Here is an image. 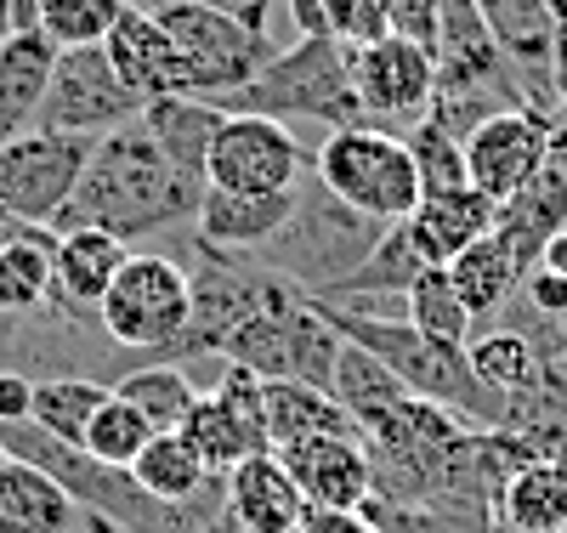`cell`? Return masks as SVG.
<instances>
[{"label":"cell","mask_w":567,"mask_h":533,"mask_svg":"<svg viewBox=\"0 0 567 533\" xmlns=\"http://www.w3.org/2000/svg\"><path fill=\"white\" fill-rule=\"evenodd\" d=\"M131 476L142 482V494H154L159 505H187V500H199L210 482H216L205 471V460L187 449L182 431H154L148 449L131 460Z\"/></svg>","instance_id":"cell-30"},{"label":"cell","mask_w":567,"mask_h":533,"mask_svg":"<svg viewBox=\"0 0 567 533\" xmlns=\"http://www.w3.org/2000/svg\"><path fill=\"white\" fill-rule=\"evenodd\" d=\"M52 227H29L23 238L0 245V318H34L52 296Z\"/></svg>","instance_id":"cell-29"},{"label":"cell","mask_w":567,"mask_h":533,"mask_svg":"<svg viewBox=\"0 0 567 533\" xmlns=\"http://www.w3.org/2000/svg\"><path fill=\"white\" fill-rule=\"evenodd\" d=\"M312 171V148L267 114H245L227 109L210 154H205V182L210 187H233V193H290L301 176Z\"/></svg>","instance_id":"cell-9"},{"label":"cell","mask_w":567,"mask_h":533,"mask_svg":"<svg viewBox=\"0 0 567 533\" xmlns=\"http://www.w3.org/2000/svg\"><path fill=\"white\" fill-rule=\"evenodd\" d=\"M199 193H205V182L182 176L165 160V148L154 142V131L142 120H131V125L91 142L80 187H74V199L52 216V233L103 227V233L125 238V245L136 250L142 238H154V233L194 227Z\"/></svg>","instance_id":"cell-1"},{"label":"cell","mask_w":567,"mask_h":533,"mask_svg":"<svg viewBox=\"0 0 567 533\" xmlns=\"http://www.w3.org/2000/svg\"><path fill=\"white\" fill-rule=\"evenodd\" d=\"M7 460H12V454H7V443H0V465H7Z\"/></svg>","instance_id":"cell-51"},{"label":"cell","mask_w":567,"mask_h":533,"mask_svg":"<svg viewBox=\"0 0 567 533\" xmlns=\"http://www.w3.org/2000/svg\"><path fill=\"white\" fill-rule=\"evenodd\" d=\"M477 12L494 29L505 63L516 69L528 109L556 120V29H550L545 0H477Z\"/></svg>","instance_id":"cell-15"},{"label":"cell","mask_w":567,"mask_h":533,"mask_svg":"<svg viewBox=\"0 0 567 533\" xmlns=\"http://www.w3.org/2000/svg\"><path fill=\"white\" fill-rule=\"evenodd\" d=\"M142 120V96L114 74L103 45H74V52H58L52 80H45L40 96V131H63V136H109L120 125Z\"/></svg>","instance_id":"cell-10"},{"label":"cell","mask_w":567,"mask_h":533,"mask_svg":"<svg viewBox=\"0 0 567 533\" xmlns=\"http://www.w3.org/2000/svg\"><path fill=\"white\" fill-rule=\"evenodd\" d=\"M125 7H136V0H34V34H45L58 52L103 45L125 18Z\"/></svg>","instance_id":"cell-35"},{"label":"cell","mask_w":567,"mask_h":533,"mask_svg":"<svg viewBox=\"0 0 567 533\" xmlns=\"http://www.w3.org/2000/svg\"><path fill=\"white\" fill-rule=\"evenodd\" d=\"M34 409V375L29 369H0V426H18Z\"/></svg>","instance_id":"cell-43"},{"label":"cell","mask_w":567,"mask_h":533,"mask_svg":"<svg viewBox=\"0 0 567 533\" xmlns=\"http://www.w3.org/2000/svg\"><path fill=\"white\" fill-rule=\"evenodd\" d=\"M159 29L171 34L176 58H182V85L187 96H205L216 109H233L239 91L261 74V63L278 45L245 23H233L227 12H210L199 0H159L154 7Z\"/></svg>","instance_id":"cell-6"},{"label":"cell","mask_w":567,"mask_h":533,"mask_svg":"<svg viewBox=\"0 0 567 533\" xmlns=\"http://www.w3.org/2000/svg\"><path fill=\"white\" fill-rule=\"evenodd\" d=\"M556 120L539 109H499L465 136V182L488 193L494 205L516 199L550 160Z\"/></svg>","instance_id":"cell-14"},{"label":"cell","mask_w":567,"mask_h":533,"mask_svg":"<svg viewBox=\"0 0 567 533\" xmlns=\"http://www.w3.org/2000/svg\"><path fill=\"white\" fill-rule=\"evenodd\" d=\"M499 222V205L477 187H443V193H420V205L403 216L409 238L425 267H449L460 250H471L477 238H488Z\"/></svg>","instance_id":"cell-18"},{"label":"cell","mask_w":567,"mask_h":533,"mask_svg":"<svg viewBox=\"0 0 567 533\" xmlns=\"http://www.w3.org/2000/svg\"><path fill=\"white\" fill-rule=\"evenodd\" d=\"M199 7L227 12L233 23H245V29H256V34H267V40H272V12L284 7V0H199Z\"/></svg>","instance_id":"cell-44"},{"label":"cell","mask_w":567,"mask_h":533,"mask_svg":"<svg viewBox=\"0 0 567 533\" xmlns=\"http://www.w3.org/2000/svg\"><path fill=\"white\" fill-rule=\"evenodd\" d=\"M534 267H545V273H556V278H567V227L545 238V245H539V256H534Z\"/></svg>","instance_id":"cell-47"},{"label":"cell","mask_w":567,"mask_h":533,"mask_svg":"<svg viewBox=\"0 0 567 533\" xmlns=\"http://www.w3.org/2000/svg\"><path fill=\"white\" fill-rule=\"evenodd\" d=\"M131 262V245L103 227H69L52 245V312H74V318H97V301L109 296V284L120 278V267Z\"/></svg>","instance_id":"cell-17"},{"label":"cell","mask_w":567,"mask_h":533,"mask_svg":"<svg viewBox=\"0 0 567 533\" xmlns=\"http://www.w3.org/2000/svg\"><path fill=\"white\" fill-rule=\"evenodd\" d=\"M449 284H454V296L465 301V312L471 318H499L505 307H511V296H516V289H523V262H516V250L505 245V238L499 233H488V238H477V245H471V250H460L449 267Z\"/></svg>","instance_id":"cell-26"},{"label":"cell","mask_w":567,"mask_h":533,"mask_svg":"<svg viewBox=\"0 0 567 533\" xmlns=\"http://www.w3.org/2000/svg\"><path fill=\"white\" fill-rule=\"evenodd\" d=\"M109 392H114V386L91 380V375H45V380H34V409H29V420H34L40 431H52V438H63V443H80L85 426H91V414L109 403Z\"/></svg>","instance_id":"cell-32"},{"label":"cell","mask_w":567,"mask_h":533,"mask_svg":"<svg viewBox=\"0 0 567 533\" xmlns=\"http://www.w3.org/2000/svg\"><path fill=\"white\" fill-rule=\"evenodd\" d=\"M29 227H34V222H18V216H12L7 205H0V245H12V238H23Z\"/></svg>","instance_id":"cell-49"},{"label":"cell","mask_w":567,"mask_h":533,"mask_svg":"<svg viewBox=\"0 0 567 533\" xmlns=\"http://www.w3.org/2000/svg\"><path fill=\"white\" fill-rule=\"evenodd\" d=\"M221 114L227 109L205 103V96H154V103H142V125L154 131L165 160L194 182H205V154H210V136H216Z\"/></svg>","instance_id":"cell-27"},{"label":"cell","mask_w":567,"mask_h":533,"mask_svg":"<svg viewBox=\"0 0 567 533\" xmlns=\"http://www.w3.org/2000/svg\"><path fill=\"white\" fill-rule=\"evenodd\" d=\"M176 431L187 438V449L205 460L210 476H227L250 454H272L267 431H261V375L221 358L216 386L194 398V409H187V420Z\"/></svg>","instance_id":"cell-13"},{"label":"cell","mask_w":567,"mask_h":533,"mask_svg":"<svg viewBox=\"0 0 567 533\" xmlns=\"http://www.w3.org/2000/svg\"><path fill=\"white\" fill-rule=\"evenodd\" d=\"M261 431L267 449H290L307 438H352L358 420L307 380H261Z\"/></svg>","instance_id":"cell-22"},{"label":"cell","mask_w":567,"mask_h":533,"mask_svg":"<svg viewBox=\"0 0 567 533\" xmlns=\"http://www.w3.org/2000/svg\"><path fill=\"white\" fill-rule=\"evenodd\" d=\"M278 465L296 476V489L307 494V505L323 511H363V500L374 494V460L369 443L358 438H307L290 449H272Z\"/></svg>","instance_id":"cell-16"},{"label":"cell","mask_w":567,"mask_h":533,"mask_svg":"<svg viewBox=\"0 0 567 533\" xmlns=\"http://www.w3.org/2000/svg\"><path fill=\"white\" fill-rule=\"evenodd\" d=\"M465 363H471V375H477L494 398L511 403V398H523L528 386L545 375V363H556V358H545L539 341L523 335V329H483V335H471Z\"/></svg>","instance_id":"cell-28"},{"label":"cell","mask_w":567,"mask_h":533,"mask_svg":"<svg viewBox=\"0 0 567 533\" xmlns=\"http://www.w3.org/2000/svg\"><path fill=\"white\" fill-rule=\"evenodd\" d=\"M91 160V136H63V131H23L0 148V205L18 222L52 227V216L74 199L80 171Z\"/></svg>","instance_id":"cell-12"},{"label":"cell","mask_w":567,"mask_h":533,"mask_svg":"<svg viewBox=\"0 0 567 533\" xmlns=\"http://www.w3.org/2000/svg\"><path fill=\"white\" fill-rule=\"evenodd\" d=\"M103 52L114 63V74L142 96V103H154V96H187L182 85V58L171 34L159 29L154 7H125V18L114 23V34L103 40Z\"/></svg>","instance_id":"cell-20"},{"label":"cell","mask_w":567,"mask_h":533,"mask_svg":"<svg viewBox=\"0 0 567 533\" xmlns=\"http://www.w3.org/2000/svg\"><path fill=\"white\" fill-rule=\"evenodd\" d=\"M392 222H374L363 211H352L347 199H336L312 171L296 182V205H290V222H284L261 250H250L256 267H267L272 278L296 284L301 296H323L329 284H341Z\"/></svg>","instance_id":"cell-2"},{"label":"cell","mask_w":567,"mask_h":533,"mask_svg":"<svg viewBox=\"0 0 567 533\" xmlns=\"http://www.w3.org/2000/svg\"><path fill=\"white\" fill-rule=\"evenodd\" d=\"M227 516L245 533H296L307 516V494L296 489V476L278 465V454H250L221 476Z\"/></svg>","instance_id":"cell-19"},{"label":"cell","mask_w":567,"mask_h":533,"mask_svg":"<svg viewBox=\"0 0 567 533\" xmlns=\"http://www.w3.org/2000/svg\"><path fill=\"white\" fill-rule=\"evenodd\" d=\"M516 296H528V307H534L539 318H567V278H556V273H545V267H528Z\"/></svg>","instance_id":"cell-41"},{"label":"cell","mask_w":567,"mask_h":533,"mask_svg":"<svg viewBox=\"0 0 567 533\" xmlns=\"http://www.w3.org/2000/svg\"><path fill=\"white\" fill-rule=\"evenodd\" d=\"M0 533H91V516L29 460L0 465Z\"/></svg>","instance_id":"cell-23"},{"label":"cell","mask_w":567,"mask_h":533,"mask_svg":"<svg viewBox=\"0 0 567 533\" xmlns=\"http://www.w3.org/2000/svg\"><path fill=\"white\" fill-rule=\"evenodd\" d=\"M114 392L125 398V403H136L142 414H148V426L154 431H176L182 420H187V409H194V398H199V386L187 380V369L182 363H136L131 375H120L114 380Z\"/></svg>","instance_id":"cell-34"},{"label":"cell","mask_w":567,"mask_h":533,"mask_svg":"<svg viewBox=\"0 0 567 533\" xmlns=\"http://www.w3.org/2000/svg\"><path fill=\"white\" fill-rule=\"evenodd\" d=\"M494 527L499 533H567V465L528 460L523 471H511L494 494Z\"/></svg>","instance_id":"cell-25"},{"label":"cell","mask_w":567,"mask_h":533,"mask_svg":"<svg viewBox=\"0 0 567 533\" xmlns=\"http://www.w3.org/2000/svg\"><path fill=\"white\" fill-rule=\"evenodd\" d=\"M352 85H358V103H363V125L403 136L414 120L432 114L437 52L425 40H409V34L392 29L386 40L352 52Z\"/></svg>","instance_id":"cell-11"},{"label":"cell","mask_w":567,"mask_h":533,"mask_svg":"<svg viewBox=\"0 0 567 533\" xmlns=\"http://www.w3.org/2000/svg\"><path fill=\"white\" fill-rule=\"evenodd\" d=\"M409 324L420 335H432V341H443V347H471V335H477V318L465 312V301L454 296L443 267H425L409 284Z\"/></svg>","instance_id":"cell-36"},{"label":"cell","mask_w":567,"mask_h":533,"mask_svg":"<svg viewBox=\"0 0 567 533\" xmlns=\"http://www.w3.org/2000/svg\"><path fill=\"white\" fill-rule=\"evenodd\" d=\"M363 516L381 527V533H465V527H454V522H443V516H432V511H414V505H386V500H363Z\"/></svg>","instance_id":"cell-40"},{"label":"cell","mask_w":567,"mask_h":533,"mask_svg":"<svg viewBox=\"0 0 567 533\" xmlns=\"http://www.w3.org/2000/svg\"><path fill=\"white\" fill-rule=\"evenodd\" d=\"M420 273H425V262H420V250H414L409 227L392 222V227L381 233V245H374L341 284H329L318 301H347V296H409V284H414Z\"/></svg>","instance_id":"cell-31"},{"label":"cell","mask_w":567,"mask_h":533,"mask_svg":"<svg viewBox=\"0 0 567 533\" xmlns=\"http://www.w3.org/2000/svg\"><path fill=\"white\" fill-rule=\"evenodd\" d=\"M386 18L409 40H425V45L437 40V0H386Z\"/></svg>","instance_id":"cell-42"},{"label":"cell","mask_w":567,"mask_h":533,"mask_svg":"<svg viewBox=\"0 0 567 533\" xmlns=\"http://www.w3.org/2000/svg\"><path fill=\"white\" fill-rule=\"evenodd\" d=\"M148 438H154V426H148V414H142L136 403H125L120 392H109V403L91 414V426H85V438H80V449L85 454H97L103 465H120V471H131V460L148 449Z\"/></svg>","instance_id":"cell-37"},{"label":"cell","mask_w":567,"mask_h":533,"mask_svg":"<svg viewBox=\"0 0 567 533\" xmlns=\"http://www.w3.org/2000/svg\"><path fill=\"white\" fill-rule=\"evenodd\" d=\"M336 352H341V329L323 318L312 296H301L284 278L267 284L261 312H250L221 347L227 363H239L261 380H307L323 386V392H329V375H336Z\"/></svg>","instance_id":"cell-5"},{"label":"cell","mask_w":567,"mask_h":533,"mask_svg":"<svg viewBox=\"0 0 567 533\" xmlns=\"http://www.w3.org/2000/svg\"><path fill=\"white\" fill-rule=\"evenodd\" d=\"M296 533H381L363 511H323V505H307L301 527Z\"/></svg>","instance_id":"cell-45"},{"label":"cell","mask_w":567,"mask_h":533,"mask_svg":"<svg viewBox=\"0 0 567 533\" xmlns=\"http://www.w3.org/2000/svg\"><path fill=\"white\" fill-rule=\"evenodd\" d=\"M403 148L414 160V176H420V193H443V187H465V142L443 125V120H414L403 131Z\"/></svg>","instance_id":"cell-38"},{"label":"cell","mask_w":567,"mask_h":533,"mask_svg":"<svg viewBox=\"0 0 567 533\" xmlns=\"http://www.w3.org/2000/svg\"><path fill=\"white\" fill-rule=\"evenodd\" d=\"M556 120H567V63H556Z\"/></svg>","instance_id":"cell-50"},{"label":"cell","mask_w":567,"mask_h":533,"mask_svg":"<svg viewBox=\"0 0 567 533\" xmlns=\"http://www.w3.org/2000/svg\"><path fill=\"white\" fill-rule=\"evenodd\" d=\"M290 205H296V187L290 193H233V187L205 182L199 211H194V238H205L216 250H233V256H250L290 222Z\"/></svg>","instance_id":"cell-21"},{"label":"cell","mask_w":567,"mask_h":533,"mask_svg":"<svg viewBox=\"0 0 567 533\" xmlns=\"http://www.w3.org/2000/svg\"><path fill=\"white\" fill-rule=\"evenodd\" d=\"M550 29H556V63H567V0H545Z\"/></svg>","instance_id":"cell-48"},{"label":"cell","mask_w":567,"mask_h":533,"mask_svg":"<svg viewBox=\"0 0 567 533\" xmlns=\"http://www.w3.org/2000/svg\"><path fill=\"white\" fill-rule=\"evenodd\" d=\"M318 307H323L329 324L347 335V341H358L363 352L381 358L414 398H432V403L454 409L471 431H499L505 426V398H494L488 386L471 375L465 347L432 341V335H420L409 318H363V312L329 307V301H318Z\"/></svg>","instance_id":"cell-3"},{"label":"cell","mask_w":567,"mask_h":533,"mask_svg":"<svg viewBox=\"0 0 567 533\" xmlns=\"http://www.w3.org/2000/svg\"><path fill=\"white\" fill-rule=\"evenodd\" d=\"M386 34H392L386 0H336V12H329V40L352 45V52H363V45L386 40Z\"/></svg>","instance_id":"cell-39"},{"label":"cell","mask_w":567,"mask_h":533,"mask_svg":"<svg viewBox=\"0 0 567 533\" xmlns=\"http://www.w3.org/2000/svg\"><path fill=\"white\" fill-rule=\"evenodd\" d=\"M284 12H290L296 40H329V12H336V0H284Z\"/></svg>","instance_id":"cell-46"},{"label":"cell","mask_w":567,"mask_h":533,"mask_svg":"<svg viewBox=\"0 0 567 533\" xmlns=\"http://www.w3.org/2000/svg\"><path fill=\"white\" fill-rule=\"evenodd\" d=\"M97 329L136 363L171 358L187 329V267L159 250H131L109 296L97 301Z\"/></svg>","instance_id":"cell-7"},{"label":"cell","mask_w":567,"mask_h":533,"mask_svg":"<svg viewBox=\"0 0 567 533\" xmlns=\"http://www.w3.org/2000/svg\"><path fill=\"white\" fill-rule=\"evenodd\" d=\"M52 63H58V45L34 29H12L0 40V148H7L12 136L34 131Z\"/></svg>","instance_id":"cell-24"},{"label":"cell","mask_w":567,"mask_h":533,"mask_svg":"<svg viewBox=\"0 0 567 533\" xmlns=\"http://www.w3.org/2000/svg\"><path fill=\"white\" fill-rule=\"evenodd\" d=\"M329 398H336L352 420H363V414H374V409H392L398 398H409V386L374 358V352H363L358 341H347L341 335V352H336V375H329Z\"/></svg>","instance_id":"cell-33"},{"label":"cell","mask_w":567,"mask_h":533,"mask_svg":"<svg viewBox=\"0 0 567 533\" xmlns=\"http://www.w3.org/2000/svg\"><path fill=\"white\" fill-rule=\"evenodd\" d=\"M312 176L336 199H347L352 211H363L374 222H403L420 205V176H414L403 136L374 131V125L329 131L312 148Z\"/></svg>","instance_id":"cell-8"},{"label":"cell","mask_w":567,"mask_h":533,"mask_svg":"<svg viewBox=\"0 0 567 533\" xmlns=\"http://www.w3.org/2000/svg\"><path fill=\"white\" fill-rule=\"evenodd\" d=\"M245 114H267L278 125H323V131H352L363 125V103L352 85V45L341 40H296L278 45L261 63V74L239 91Z\"/></svg>","instance_id":"cell-4"}]
</instances>
